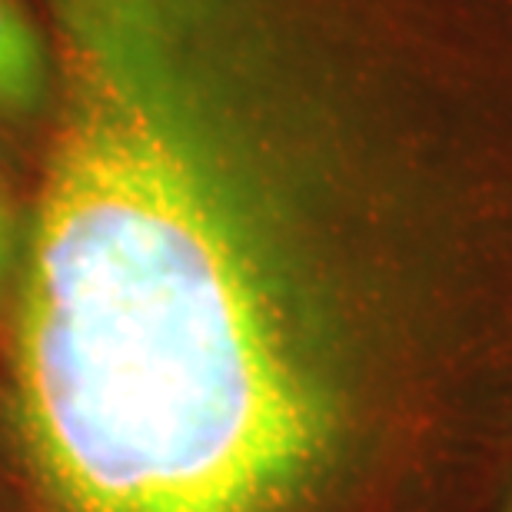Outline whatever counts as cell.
<instances>
[{"label": "cell", "mask_w": 512, "mask_h": 512, "mask_svg": "<svg viewBox=\"0 0 512 512\" xmlns=\"http://www.w3.org/2000/svg\"><path fill=\"white\" fill-rule=\"evenodd\" d=\"M27 4L14 512H506L512 7Z\"/></svg>", "instance_id": "1"}, {"label": "cell", "mask_w": 512, "mask_h": 512, "mask_svg": "<svg viewBox=\"0 0 512 512\" xmlns=\"http://www.w3.org/2000/svg\"><path fill=\"white\" fill-rule=\"evenodd\" d=\"M50 107V57L27 0H0V137L37 150Z\"/></svg>", "instance_id": "2"}, {"label": "cell", "mask_w": 512, "mask_h": 512, "mask_svg": "<svg viewBox=\"0 0 512 512\" xmlns=\"http://www.w3.org/2000/svg\"><path fill=\"white\" fill-rule=\"evenodd\" d=\"M24 223H27V200L17 197V190L10 187V180L0 170V326H4L10 296H14L20 250H24Z\"/></svg>", "instance_id": "3"}, {"label": "cell", "mask_w": 512, "mask_h": 512, "mask_svg": "<svg viewBox=\"0 0 512 512\" xmlns=\"http://www.w3.org/2000/svg\"><path fill=\"white\" fill-rule=\"evenodd\" d=\"M499 4H509L512 7V0H499Z\"/></svg>", "instance_id": "4"}, {"label": "cell", "mask_w": 512, "mask_h": 512, "mask_svg": "<svg viewBox=\"0 0 512 512\" xmlns=\"http://www.w3.org/2000/svg\"><path fill=\"white\" fill-rule=\"evenodd\" d=\"M506 512H512V503H509V506H506Z\"/></svg>", "instance_id": "5"}]
</instances>
